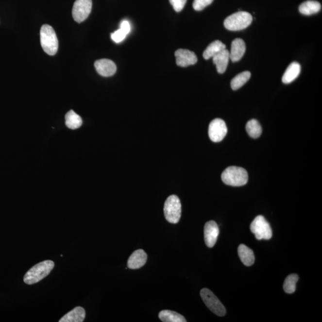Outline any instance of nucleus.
<instances>
[{"label": "nucleus", "instance_id": "nucleus-16", "mask_svg": "<svg viewBox=\"0 0 322 322\" xmlns=\"http://www.w3.org/2000/svg\"><path fill=\"white\" fill-rule=\"evenodd\" d=\"M85 318V309L77 307L60 319L59 322H83Z\"/></svg>", "mask_w": 322, "mask_h": 322}, {"label": "nucleus", "instance_id": "nucleus-22", "mask_svg": "<svg viewBox=\"0 0 322 322\" xmlns=\"http://www.w3.org/2000/svg\"><path fill=\"white\" fill-rule=\"evenodd\" d=\"M65 122L67 126L71 130L77 129L83 124V120L80 115L74 111H69L65 116Z\"/></svg>", "mask_w": 322, "mask_h": 322}, {"label": "nucleus", "instance_id": "nucleus-21", "mask_svg": "<svg viewBox=\"0 0 322 322\" xmlns=\"http://www.w3.org/2000/svg\"><path fill=\"white\" fill-rule=\"evenodd\" d=\"M159 318L164 322H186V320L180 314L171 310H162L159 313Z\"/></svg>", "mask_w": 322, "mask_h": 322}, {"label": "nucleus", "instance_id": "nucleus-11", "mask_svg": "<svg viewBox=\"0 0 322 322\" xmlns=\"http://www.w3.org/2000/svg\"><path fill=\"white\" fill-rule=\"evenodd\" d=\"M176 63L178 66L187 67L195 65L198 61L197 56L192 51L186 49H179L175 52Z\"/></svg>", "mask_w": 322, "mask_h": 322}, {"label": "nucleus", "instance_id": "nucleus-12", "mask_svg": "<svg viewBox=\"0 0 322 322\" xmlns=\"http://www.w3.org/2000/svg\"><path fill=\"white\" fill-rule=\"evenodd\" d=\"M94 67L98 74L103 77H111L117 71L116 65L113 61L109 59L98 60L94 63Z\"/></svg>", "mask_w": 322, "mask_h": 322}, {"label": "nucleus", "instance_id": "nucleus-9", "mask_svg": "<svg viewBox=\"0 0 322 322\" xmlns=\"http://www.w3.org/2000/svg\"><path fill=\"white\" fill-rule=\"evenodd\" d=\"M227 133V128L223 120L215 119L209 124L208 135L209 138L214 142H220L223 140Z\"/></svg>", "mask_w": 322, "mask_h": 322}, {"label": "nucleus", "instance_id": "nucleus-26", "mask_svg": "<svg viewBox=\"0 0 322 322\" xmlns=\"http://www.w3.org/2000/svg\"><path fill=\"white\" fill-rule=\"evenodd\" d=\"M214 0H194L193 7L196 11H201L210 5Z\"/></svg>", "mask_w": 322, "mask_h": 322}, {"label": "nucleus", "instance_id": "nucleus-29", "mask_svg": "<svg viewBox=\"0 0 322 322\" xmlns=\"http://www.w3.org/2000/svg\"><path fill=\"white\" fill-rule=\"evenodd\" d=\"M120 28L124 30L127 34H129L131 31V26L129 22L127 20H122L120 24Z\"/></svg>", "mask_w": 322, "mask_h": 322}, {"label": "nucleus", "instance_id": "nucleus-15", "mask_svg": "<svg viewBox=\"0 0 322 322\" xmlns=\"http://www.w3.org/2000/svg\"><path fill=\"white\" fill-rule=\"evenodd\" d=\"M213 59L214 64L216 65L217 72L219 74H223L226 72L230 60L229 51L226 49L223 50L214 56Z\"/></svg>", "mask_w": 322, "mask_h": 322}, {"label": "nucleus", "instance_id": "nucleus-25", "mask_svg": "<svg viewBox=\"0 0 322 322\" xmlns=\"http://www.w3.org/2000/svg\"><path fill=\"white\" fill-rule=\"evenodd\" d=\"M299 279V277L296 274H290L285 279L284 284V289L287 294H292L295 291L296 285Z\"/></svg>", "mask_w": 322, "mask_h": 322}, {"label": "nucleus", "instance_id": "nucleus-20", "mask_svg": "<svg viewBox=\"0 0 322 322\" xmlns=\"http://www.w3.org/2000/svg\"><path fill=\"white\" fill-rule=\"evenodd\" d=\"M321 8V4L318 1H307L300 5L299 11L304 15H311L318 13Z\"/></svg>", "mask_w": 322, "mask_h": 322}, {"label": "nucleus", "instance_id": "nucleus-14", "mask_svg": "<svg viewBox=\"0 0 322 322\" xmlns=\"http://www.w3.org/2000/svg\"><path fill=\"white\" fill-rule=\"evenodd\" d=\"M147 254L143 250L135 251L128 259V268L131 269H137L142 268L147 261Z\"/></svg>", "mask_w": 322, "mask_h": 322}, {"label": "nucleus", "instance_id": "nucleus-4", "mask_svg": "<svg viewBox=\"0 0 322 322\" xmlns=\"http://www.w3.org/2000/svg\"><path fill=\"white\" fill-rule=\"evenodd\" d=\"M253 17L247 12H238L229 16L224 20V27L229 31L244 30L251 24Z\"/></svg>", "mask_w": 322, "mask_h": 322}, {"label": "nucleus", "instance_id": "nucleus-28", "mask_svg": "<svg viewBox=\"0 0 322 322\" xmlns=\"http://www.w3.org/2000/svg\"><path fill=\"white\" fill-rule=\"evenodd\" d=\"M169 2L173 7L175 11L180 12L184 8L187 0H169Z\"/></svg>", "mask_w": 322, "mask_h": 322}, {"label": "nucleus", "instance_id": "nucleus-18", "mask_svg": "<svg viewBox=\"0 0 322 322\" xmlns=\"http://www.w3.org/2000/svg\"><path fill=\"white\" fill-rule=\"evenodd\" d=\"M238 255L246 266H251L254 263L255 256L253 251L247 246L243 244L239 245L238 247Z\"/></svg>", "mask_w": 322, "mask_h": 322}, {"label": "nucleus", "instance_id": "nucleus-10", "mask_svg": "<svg viewBox=\"0 0 322 322\" xmlns=\"http://www.w3.org/2000/svg\"><path fill=\"white\" fill-rule=\"evenodd\" d=\"M218 225L214 221L206 222L204 226V239L206 246L213 248L217 242L219 235Z\"/></svg>", "mask_w": 322, "mask_h": 322}, {"label": "nucleus", "instance_id": "nucleus-2", "mask_svg": "<svg viewBox=\"0 0 322 322\" xmlns=\"http://www.w3.org/2000/svg\"><path fill=\"white\" fill-rule=\"evenodd\" d=\"M222 181L231 186H242L248 181L247 171L241 167L232 166L224 170L221 174Z\"/></svg>", "mask_w": 322, "mask_h": 322}, {"label": "nucleus", "instance_id": "nucleus-6", "mask_svg": "<svg viewBox=\"0 0 322 322\" xmlns=\"http://www.w3.org/2000/svg\"><path fill=\"white\" fill-rule=\"evenodd\" d=\"M250 229L256 239L269 240L272 237L271 227L263 216L256 217L251 223Z\"/></svg>", "mask_w": 322, "mask_h": 322}, {"label": "nucleus", "instance_id": "nucleus-27", "mask_svg": "<svg viewBox=\"0 0 322 322\" xmlns=\"http://www.w3.org/2000/svg\"><path fill=\"white\" fill-rule=\"evenodd\" d=\"M127 34L122 29L115 31L114 33L111 34V38L116 43H119L120 42L124 40Z\"/></svg>", "mask_w": 322, "mask_h": 322}, {"label": "nucleus", "instance_id": "nucleus-23", "mask_svg": "<svg viewBox=\"0 0 322 322\" xmlns=\"http://www.w3.org/2000/svg\"><path fill=\"white\" fill-rule=\"evenodd\" d=\"M251 76V72L249 71L243 72L236 76L231 81L232 90H237L242 87L250 79Z\"/></svg>", "mask_w": 322, "mask_h": 322}, {"label": "nucleus", "instance_id": "nucleus-17", "mask_svg": "<svg viewBox=\"0 0 322 322\" xmlns=\"http://www.w3.org/2000/svg\"><path fill=\"white\" fill-rule=\"evenodd\" d=\"M301 72V66L298 63L294 62L289 65L282 77V82L289 84L298 77Z\"/></svg>", "mask_w": 322, "mask_h": 322}, {"label": "nucleus", "instance_id": "nucleus-13", "mask_svg": "<svg viewBox=\"0 0 322 322\" xmlns=\"http://www.w3.org/2000/svg\"><path fill=\"white\" fill-rule=\"evenodd\" d=\"M246 51V45L244 41L240 38L235 39L233 41L231 51L229 52L230 59L233 62L239 61L242 58Z\"/></svg>", "mask_w": 322, "mask_h": 322}, {"label": "nucleus", "instance_id": "nucleus-24", "mask_svg": "<svg viewBox=\"0 0 322 322\" xmlns=\"http://www.w3.org/2000/svg\"><path fill=\"white\" fill-rule=\"evenodd\" d=\"M246 130L249 136L254 138H257L261 135L262 128L260 123L256 119H251L247 122Z\"/></svg>", "mask_w": 322, "mask_h": 322}, {"label": "nucleus", "instance_id": "nucleus-8", "mask_svg": "<svg viewBox=\"0 0 322 322\" xmlns=\"http://www.w3.org/2000/svg\"><path fill=\"white\" fill-rule=\"evenodd\" d=\"M92 0H76L72 9V17L76 22L85 21L90 14Z\"/></svg>", "mask_w": 322, "mask_h": 322}, {"label": "nucleus", "instance_id": "nucleus-1", "mask_svg": "<svg viewBox=\"0 0 322 322\" xmlns=\"http://www.w3.org/2000/svg\"><path fill=\"white\" fill-rule=\"evenodd\" d=\"M54 267L53 261L46 260L33 267L27 272L23 281L28 285H33L41 281L49 275Z\"/></svg>", "mask_w": 322, "mask_h": 322}, {"label": "nucleus", "instance_id": "nucleus-19", "mask_svg": "<svg viewBox=\"0 0 322 322\" xmlns=\"http://www.w3.org/2000/svg\"><path fill=\"white\" fill-rule=\"evenodd\" d=\"M226 45L221 41L216 40L211 43L204 51L203 53V58L208 60L216 56L223 50L226 49Z\"/></svg>", "mask_w": 322, "mask_h": 322}, {"label": "nucleus", "instance_id": "nucleus-7", "mask_svg": "<svg viewBox=\"0 0 322 322\" xmlns=\"http://www.w3.org/2000/svg\"><path fill=\"white\" fill-rule=\"evenodd\" d=\"M201 296L204 303L212 312L219 316L226 315L224 306L210 290L203 288L201 290Z\"/></svg>", "mask_w": 322, "mask_h": 322}, {"label": "nucleus", "instance_id": "nucleus-5", "mask_svg": "<svg viewBox=\"0 0 322 322\" xmlns=\"http://www.w3.org/2000/svg\"><path fill=\"white\" fill-rule=\"evenodd\" d=\"M165 217L170 223L177 224L181 218L182 204L176 195L169 196L164 204Z\"/></svg>", "mask_w": 322, "mask_h": 322}, {"label": "nucleus", "instance_id": "nucleus-3", "mask_svg": "<svg viewBox=\"0 0 322 322\" xmlns=\"http://www.w3.org/2000/svg\"><path fill=\"white\" fill-rule=\"evenodd\" d=\"M40 42L42 48L47 54L53 56L58 51L59 42L53 28L49 25H44L40 30Z\"/></svg>", "mask_w": 322, "mask_h": 322}]
</instances>
